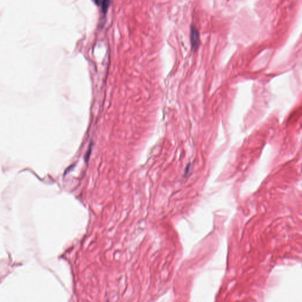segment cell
I'll return each instance as SVG.
<instances>
[{
	"instance_id": "cell-1",
	"label": "cell",
	"mask_w": 302,
	"mask_h": 302,
	"mask_svg": "<svg viewBox=\"0 0 302 302\" xmlns=\"http://www.w3.org/2000/svg\"><path fill=\"white\" fill-rule=\"evenodd\" d=\"M200 34L196 27L192 25L191 26V43L192 49L194 51L197 50L200 45Z\"/></svg>"
},
{
	"instance_id": "cell-2",
	"label": "cell",
	"mask_w": 302,
	"mask_h": 302,
	"mask_svg": "<svg viewBox=\"0 0 302 302\" xmlns=\"http://www.w3.org/2000/svg\"><path fill=\"white\" fill-rule=\"evenodd\" d=\"M94 2L97 5L102 6V8L103 11H105L107 9L110 1H95Z\"/></svg>"
}]
</instances>
